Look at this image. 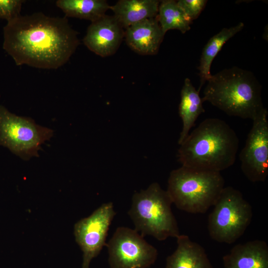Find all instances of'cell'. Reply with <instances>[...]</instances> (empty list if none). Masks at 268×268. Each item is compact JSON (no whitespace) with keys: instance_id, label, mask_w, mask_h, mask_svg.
I'll use <instances>...</instances> for the list:
<instances>
[{"instance_id":"1","label":"cell","mask_w":268,"mask_h":268,"mask_svg":"<svg viewBox=\"0 0 268 268\" xmlns=\"http://www.w3.org/2000/svg\"><path fill=\"white\" fill-rule=\"evenodd\" d=\"M3 48L17 66L57 69L65 65L79 44L77 33L66 17L42 12L20 15L3 28Z\"/></svg>"},{"instance_id":"2","label":"cell","mask_w":268,"mask_h":268,"mask_svg":"<svg viewBox=\"0 0 268 268\" xmlns=\"http://www.w3.org/2000/svg\"><path fill=\"white\" fill-rule=\"evenodd\" d=\"M239 143L236 133L224 121L207 118L180 145L178 161L188 168L220 172L235 163Z\"/></svg>"},{"instance_id":"3","label":"cell","mask_w":268,"mask_h":268,"mask_svg":"<svg viewBox=\"0 0 268 268\" xmlns=\"http://www.w3.org/2000/svg\"><path fill=\"white\" fill-rule=\"evenodd\" d=\"M206 82L202 101L229 116L253 120L265 108L262 86L251 71L233 67L211 75Z\"/></svg>"},{"instance_id":"4","label":"cell","mask_w":268,"mask_h":268,"mask_svg":"<svg viewBox=\"0 0 268 268\" xmlns=\"http://www.w3.org/2000/svg\"><path fill=\"white\" fill-rule=\"evenodd\" d=\"M224 188V180L220 172L182 166L170 172L166 191L179 209L204 213L213 206Z\"/></svg>"},{"instance_id":"5","label":"cell","mask_w":268,"mask_h":268,"mask_svg":"<svg viewBox=\"0 0 268 268\" xmlns=\"http://www.w3.org/2000/svg\"><path fill=\"white\" fill-rule=\"evenodd\" d=\"M172 203L167 191L157 183L134 193L128 211L134 229L143 237L151 236L159 241L177 238L180 234Z\"/></svg>"},{"instance_id":"6","label":"cell","mask_w":268,"mask_h":268,"mask_svg":"<svg viewBox=\"0 0 268 268\" xmlns=\"http://www.w3.org/2000/svg\"><path fill=\"white\" fill-rule=\"evenodd\" d=\"M213 206L208 218L209 236L218 242L233 243L251 223V205L239 190L228 186L223 188Z\"/></svg>"},{"instance_id":"7","label":"cell","mask_w":268,"mask_h":268,"mask_svg":"<svg viewBox=\"0 0 268 268\" xmlns=\"http://www.w3.org/2000/svg\"><path fill=\"white\" fill-rule=\"evenodd\" d=\"M53 132L31 118L17 116L0 105V145L22 159L38 157L42 144L52 137Z\"/></svg>"},{"instance_id":"8","label":"cell","mask_w":268,"mask_h":268,"mask_svg":"<svg viewBox=\"0 0 268 268\" xmlns=\"http://www.w3.org/2000/svg\"><path fill=\"white\" fill-rule=\"evenodd\" d=\"M110 268H148L156 261L157 250L134 229L118 227L106 246Z\"/></svg>"},{"instance_id":"9","label":"cell","mask_w":268,"mask_h":268,"mask_svg":"<svg viewBox=\"0 0 268 268\" xmlns=\"http://www.w3.org/2000/svg\"><path fill=\"white\" fill-rule=\"evenodd\" d=\"M115 215L113 203L108 202L75 223V240L83 252L82 268H89L91 260L106 246L108 232Z\"/></svg>"},{"instance_id":"10","label":"cell","mask_w":268,"mask_h":268,"mask_svg":"<svg viewBox=\"0 0 268 268\" xmlns=\"http://www.w3.org/2000/svg\"><path fill=\"white\" fill-rule=\"evenodd\" d=\"M268 111L264 108L253 120L239 158L244 175L252 182H264L268 175Z\"/></svg>"},{"instance_id":"11","label":"cell","mask_w":268,"mask_h":268,"mask_svg":"<svg viewBox=\"0 0 268 268\" xmlns=\"http://www.w3.org/2000/svg\"><path fill=\"white\" fill-rule=\"evenodd\" d=\"M125 37V29L113 15L105 14L92 22L83 42L91 52L101 57L116 53Z\"/></svg>"},{"instance_id":"12","label":"cell","mask_w":268,"mask_h":268,"mask_svg":"<svg viewBox=\"0 0 268 268\" xmlns=\"http://www.w3.org/2000/svg\"><path fill=\"white\" fill-rule=\"evenodd\" d=\"M165 34L157 17L148 18L131 25L125 30L128 46L141 55H154L159 49Z\"/></svg>"},{"instance_id":"13","label":"cell","mask_w":268,"mask_h":268,"mask_svg":"<svg viewBox=\"0 0 268 268\" xmlns=\"http://www.w3.org/2000/svg\"><path fill=\"white\" fill-rule=\"evenodd\" d=\"M222 260L225 268H268V246L260 240L237 244Z\"/></svg>"},{"instance_id":"14","label":"cell","mask_w":268,"mask_h":268,"mask_svg":"<svg viewBox=\"0 0 268 268\" xmlns=\"http://www.w3.org/2000/svg\"><path fill=\"white\" fill-rule=\"evenodd\" d=\"M176 250L166 259V268H212L204 248L186 235L177 238Z\"/></svg>"},{"instance_id":"15","label":"cell","mask_w":268,"mask_h":268,"mask_svg":"<svg viewBox=\"0 0 268 268\" xmlns=\"http://www.w3.org/2000/svg\"><path fill=\"white\" fill-rule=\"evenodd\" d=\"M159 3L157 0H120L110 9L125 30L140 21L156 17Z\"/></svg>"},{"instance_id":"16","label":"cell","mask_w":268,"mask_h":268,"mask_svg":"<svg viewBox=\"0 0 268 268\" xmlns=\"http://www.w3.org/2000/svg\"><path fill=\"white\" fill-rule=\"evenodd\" d=\"M199 92L190 79L185 78L181 91V100L179 106V114L183 124L178 139L179 145L188 136L199 116L205 112L202 104L203 102Z\"/></svg>"},{"instance_id":"17","label":"cell","mask_w":268,"mask_h":268,"mask_svg":"<svg viewBox=\"0 0 268 268\" xmlns=\"http://www.w3.org/2000/svg\"><path fill=\"white\" fill-rule=\"evenodd\" d=\"M244 23L240 22L237 25L229 28H223L219 32L210 38L204 47L200 59L199 75L200 77L199 92L202 85L210 77L211 63L220 51L223 45L244 27Z\"/></svg>"},{"instance_id":"18","label":"cell","mask_w":268,"mask_h":268,"mask_svg":"<svg viewBox=\"0 0 268 268\" xmlns=\"http://www.w3.org/2000/svg\"><path fill=\"white\" fill-rule=\"evenodd\" d=\"M56 5L66 16L95 21L110 9L105 0H58Z\"/></svg>"},{"instance_id":"19","label":"cell","mask_w":268,"mask_h":268,"mask_svg":"<svg viewBox=\"0 0 268 268\" xmlns=\"http://www.w3.org/2000/svg\"><path fill=\"white\" fill-rule=\"evenodd\" d=\"M160 1L156 17L165 34L170 30H178L184 34L191 29L192 21L176 1L164 0Z\"/></svg>"},{"instance_id":"20","label":"cell","mask_w":268,"mask_h":268,"mask_svg":"<svg viewBox=\"0 0 268 268\" xmlns=\"http://www.w3.org/2000/svg\"><path fill=\"white\" fill-rule=\"evenodd\" d=\"M24 0H0V18L9 22L20 16Z\"/></svg>"},{"instance_id":"21","label":"cell","mask_w":268,"mask_h":268,"mask_svg":"<svg viewBox=\"0 0 268 268\" xmlns=\"http://www.w3.org/2000/svg\"><path fill=\"white\" fill-rule=\"evenodd\" d=\"M186 15L193 21L200 15L207 3L206 0H179L177 1Z\"/></svg>"}]
</instances>
